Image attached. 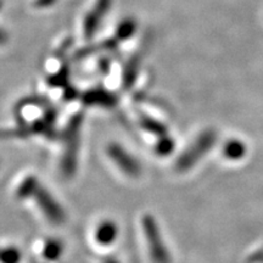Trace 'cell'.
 Instances as JSON below:
<instances>
[{
	"label": "cell",
	"instance_id": "obj_1",
	"mask_svg": "<svg viewBox=\"0 0 263 263\" xmlns=\"http://www.w3.org/2000/svg\"><path fill=\"white\" fill-rule=\"evenodd\" d=\"M144 233L149 242L150 255L156 263H170V256L163 240L161 238V233L157 228L155 221L150 216H145L143 219Z\"/></svg>",
	"mask_w": 263,
	"mask_h": 263
},
{
	"label": "cell",
	"instance_id": "obj_2",
	"mask_svg": "<svg viewBox=\"0 0 263 263\" xmlns=\"http://www.w3.org/2000/svg\"><path fill=\"white\" fill-rule=\"evenodd\" d=\"M32 196H34L38 206L41 207L43 213L47 216L48 219H50V221L54 223H61L64 221V211H62V209L59 206V203L52 199L51 195L47 192V190L43 189L41 185H38L37 188H35L34 193L32 194Z\"/></svg>",
	"mask_w": 263,
	"mask_h": 263
},
{
	"label": "cell",
	"instance_id": "obj_3",
	"mask_svg": "<svg viewBox=\"0 0 263 263\" xmlns=\"http://www.w3.org/2000/svg\"><path fill=\"white\" fill-rule=\"evenodd\" d=\"M111 160L123 171L124 173L132 177H137L140 173V164L133 156L118 145H112L108 149Z\"/></svg>",
	"mask_w": 263,
	"mask_h": 263
},
{
	"label": "cell",
	"instance_id": "obj_4",
	"mask_svg": "<svg viewBox=\"0 0 263 263\" xmlns=\"http://www.w3.org/2000/svg\"><path fill=\"white\" fill-rule=\"evenodd\" d=\"M118 229L114 222L105 221L100 223L95 230V239L100 245H111L117 238Z\"/></svg>",
	"mask_w": 263,
	"mask_h": 263
},
{
	"label": "cell",
	"instance_id": "obj_5",
	"mask_svg": "<svg viewBox=\"0 0 263 263\" xmlns=\"http://www.w3.org/2000/svg\"><path fill=\"white\" fill-rule=\"evenodd\" d=\"M21 258V255L18 254L17 250L9 248L0 251V262L2 263H17Z\"/></svg>",
	"mask_w": 263,
	"mask_h": 263
},
{
	"label": "cell",
	"instance_id": "obj_6",
	"mask_svg": "<svg viewBox=\"0 0 263 263\" xmlns=\"http://www.w3.org/2000/svg\"><path fill=\"white\" fill-rule=\"evenodd\" d=\"M61 254V245L58 241H49L44 248V256L49 259H57Z\"/></svg>",
	"mask_w": 263,
	"mask_h": 263
},
{
	"label": "cell",
	"instance_id": "obj_7",
	"mask_svg": "<svg viewBox=\"0 0 263 263\" xmlns=\"http://www.w3.org/2000/svg\"><path fill=\"white\" fill-rule=\"evenodd\" d=\"M105 263H118V262H116V261H107V262H105Z\"/></svg>",
	"mask_w": 263,
	"mask_h": 263
}]
</instances>
